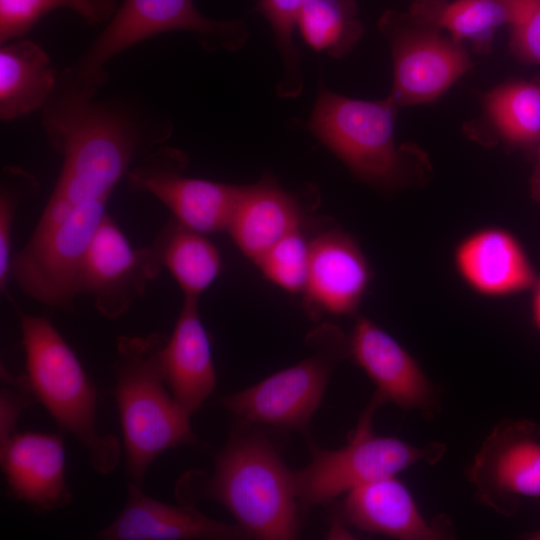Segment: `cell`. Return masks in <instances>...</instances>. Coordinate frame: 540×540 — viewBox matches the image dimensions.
<instances>
[{
  "label": "cell",
  "mask_w": 540,
  "mask_h": 540,
  "mask_svg": "<svg viewBox=\"0 0 540 540\" xmlns=\"http://www.w3.org/2000/svg\"><path fill=\"white\" fill-rule=\"evenodd\" d=\"M63 69L41 109L51 147L62 157L55 192L71 204L109 199L118 182L173 134L169 116L132 95L104 100Z\"/></svg>",
  "instance_id": "cell-1"
},
{
  "label": "cell",
  "mask_w": 540,
  "mask_h": 540,
  "mask_svg": "<svg viewBox=\"0 0 540 540\" xmlns=\"http://www.w3.org/2000/svg\"><path fill=\"white\" fill-rule=\"evenodd\" d=\"M175 495L182 504L203 499L220 503L249 536L287 540L298 535L294 473L258 434L234 433L215 455L213 473H186Z\"/></svg>",
  "instance_id": "cell-2"
},
{
  "label": "cell",
  "mask_w": 540,
  "mask_h": 540,
  "mask_svg": "<svg viewBox=\"0 0 540 540\" xmlns=\"http://www.w3.org/2000/svg\"><path fill=\"white\" fill-rule=\"evenodd\" d=\"M166 335H121L112 364L113 394L124 446L129 483L142 487L154 460L168 449L199 446L191 415L176 401L165 379L162 362Z\"/></svg>",
  "instance_id": "cell-3"
},
{
  "label": "cell",
  "mask_w": 540,
  "mask_h": 540,
  "mask_svg": "<svg viewBox=\"0 0 540 540\" xmlns=\"http://www.w3.org/2000/svg\"><path fill=\"white\" fill-rule=\"evenodd\" d=\"M26 376L37 399L62 432L70 433L91 468L108 475L118 466L122 448L112 434L96 426L97 390L77 355L46 316L19 313Z\"/></svg>",
  "instance_id": "cell-4"
},
{
  "label": "cell",
  "mask_w": 540,
  "mask_h": 540,
  "mask_svg": "<svg viewBox=\"0 0 540 540\" xmlns=\"http://www.w3.org/2000/svg\"><path fill=\"white\" fill-rule=\"evenodd\" d=\"M397 108L390 95L377 101L353 99L331 92L320 80L307 127L359 180L393 190L411 181L417 156L396 144Z\"/></svg>",
  "instance_id": "cell-5"
},
{
  "label": "cell",
  "mask_w": 540,
  "mask_h": 540,
  "mask_svg": "<svg viewBox=\"0 0 540 540\" xmlns=\"http://www.w3.org/2000/svg\"><path fill=\"white\" fill-rule=\"evenodd\" d=\"M171 31L192 33L206 52H237L248 40L243 20L203 15L193 0H124L86 51L68 68L85 88L98 93L108 81L106 64L151 37Z\"/></svg>",
  "instance_id": "cell-6"
},
{
  "label": "cell",
  "mask_w": 540,
  "mask_h": 540,
  "mask_svg": "<svg viewBox=\"0 0 540 540\" xmlns=\"http://www.w3.org/2000/svg\"><path fill=\"white\" fill-rule=\"evenodd\" d=\"M381 404L374 394L344 446L332 450L311 446L309 464L293 472L299 502L306 506L324 504L367 482L442 459L447 450L443 443L420 446L375 434L373 417Z\"/></svg>",
  "instance_id": "cell-7"
},
{
  "label": "cell",
  "mask_w": 540,
  "mask_h": 540,
  "mask_svg": "<svg viewBox=\"0 0 540 540\" xmlns=\"http://www.w3.org/2000/svg\"><path fill=\"white\" fill-rule=\"evenodd\" d=\"M314 352L219 404L236 416L281 429L303 430L317 410L337 362L349 355L348 338L327 325L310 336Z\"/></svg>",
  "instance_id": "cell-8"
},
{
  "label": "cell",
  "mask_w": 540,
  "mask_h": 540,
  "mask_svg": "<svg viewBox=\"0 0 540 540\" xmlns=\"http://www.w3.org/2000/svg\"><path fill=\"white\" fill-rule=\"evenodd\" d=\"M378 27L390 44L393 63L390 96L398 107L434 100L472 66L464 44L408 11H385Z\"/></svg>",
  "instance_id": "cell-9"
},
{
  "label": "cell",
  "mask_w": 540,
  "mask_h": 540,
  "mask_svg": "<svg viewBox=\"0 0 540 540\" xmlns=\"http://www.w3.org/2000/svg\"><path fill=\"white\" fill-rule=\"evenodd\" d=\"M188 165L185 152L162 145L125 178L132 192L155 197L185 226L205 235L226 231L242 185L186 176Z\"/></svg>",
  "instance_id": "cell-10"
},
{
  "label": "cell",
  "mask_w": 540,
  "mask_h": 540,
  "mask_svg": "<svg viewBox=\"0 0 540 540\" xmlns=\"http://www.w3.org/2000/svg\"><path fill=\"white\" fill-rule=\"evenodd\" d=\"M478 501L512 516L526 498L540 497V428L529 420H504L482 442L467 471Z\"/></svg>",
  "instance_id": "cell-11"
},
{
  "label": "cell",
  "mask_w": 540,
  "mask_h": 540,
  "mask_svg": "<svg viewBox=\"0 0 540 540\" xmlns=\"http://www.w3.org/2000/svg\"><path fill=\"white\" fill-rule=\"evenodd\" d=\"M163 268L158 248H134L108 213L85 253L80 293L93 298L99 314L109 320L123 316Z\"/></svg>",
  "instance_id": "cell-12"
},
{
  "label": "cell",
  "mask_w": 540,
  "mask_h": 540,
  "mask_svg": "<svg viewBox=\"0 0 540 540\" xmlns=\"http://www.w3.org/2000/svg\"><path fill=\"white\" fill-rule=\"evenodd\" d=\"M349 356L376 386L375 394L426 419L437 416L438 392L418 361L391 334L364 316H357L348 338Z\"/></svg>",
  "instance_id": "cell-13"
},
{
  "label": "cell",
  "mask_w": 540,
  "mask_h": 540,
  "mask_svg": "<svg viewBox=\"0 0 540 540\" xmlns=\"http://www.w3.org/2000/svg\"><path fill=\"white\" fill-rule=\"evenodd\" d=\"M372 277L355 238L339 229L324 231L311 239L305 306L314 315H355Z\"/></svg>",
  "instance_id": "cell-14"
},
{
  "label": "cell",
  "mask_w": 540,
  "mask_h": 540,
  "mask_svg": "<svg viewBox=\"0 0 540 540\" xmlns=\"http://www.w3.org/2000/svg\"><path fill=\"white\" fill-rule=\"evenodd\" d=\"M454 269L475 294L491 299L530 291L538 275L518 237L499 226L478 228L454 247Z\"/></svg>",
  "instance_id": "cell-15"
},
{
  "label": "cell",
  "mask_w": 540,
  "mask_h": 540,
  "mask_svg": "<svg viewBox=\"0 0 540 540\" xmlns=\"http://www.w3.org/2000/svg\"><path fill=\"white\" fill-rule=\"evenodd\" d=\"M0 459L11 498L37 513L55 511L71 502L61 434L16 432L0 447Z\"/></svg>",
  "instance_id": "cell-16"
},
{
  "label": "cell",
  "mask_w": 540,
  "mask_h": 540,
  "mask_svg": "<svg viewBox=\"0 0 540 540\" xmlns=\"http://www.w3.org/2000/svg\"><path fill=\"white\" fill-rule=\"evenodd\" d=\"M246 536L249 535L238 524L212 519L192 504L161 502L129 482L123 509L97 533L102 540H230Z\"/></svg>",
  "instance_id": "cell-17"
},
{
  "label": "cell",
  "mask_w": 540,
  "mask_h": 540,
  "mask_svg": "<svg viewBox=\"0 0 540 540\" xmlns=\"http://www.w3.org/2000/svg\"><path fill=\"white\" fill-rule=\"evenodd\" d=\"M343 516L362 531L400 540H437L448 536L446 525L423 516L411 491L397 476L350 490L344 500Z\"/></svg>",
  "instance_id": "cell-18"
},
{
  "label": "cell",
  "mask_w": 540,
  "mask_h": 540,
  "mask_svg": "<svg viewBox=\"0 0 540 540\" xmlns=\"http://www.w3.org/2000/svg\"><path fill=\"white\" fill-rule=\"evenodd\" d=\"M299 196L282 188L268 174L242 185L227 232L238 249L254 263L285 236L301 228Z\"/></svg>",
  "instance_id": "cell-19"
},
{
  "label": "cell",
  "mask_w": 540,
  "mask_h": 540,
  "mask_svg": "<svg viewBox=\"0 0 540 540\" xmlns=\"http://www.w3.org/2000/svg\"><path fill=\"white\" fill-rule=\"evenodd\" d=\"M198 300L184 298L162 352L166 383L190 415L201 408L216 386L211 341L200 318Z\"/></svg>",
  "instance_id": "cell-20"
},
{
  "label": "cell",
  "mask_w": 540,
  "mask_h": 540,
  "mask_svg": "<svg viewBox=\"0 0 540 540\" xmlns=\"http://www.w3.org/2000/svg\"><path fill=\"white\" fill-rule=\"evenodd\" d=\"M59 73L36 42L19 38L0 47V118L12 121L44 107Z\"/></svg>",
  "instance_id": "cell-21"
},
{
  "label": "cell",
  "mask_w": 540,
  "mask_h": 540,
  "mask_svg": "<svg viewBox=\"0 0 540 540\" xmlns=\"http://www.w3.org/2000/svg\"><path fill=\"white\" fill-rule=\"evenodd\" d=\"M408 12L457 42H469L477 53H488L497 30L513 20L507 0H414Z\"/></svg>",
  "instance_id": "cell-22"
},
{
  "label": "cell",
  "mask_w": 540,
  "mask_h": 540,
  "mask_svg": "<svg viewBox=\"0 0 540 540\" xmlns=\"http://www.w3.org/2000/svg\"><path fill=\"white\" fill-rule=\"evenodd\" d=\"M161 262L175 279L184 298L199 299L222 269L220 253L205 236L172 217L153 241Z\"/></svg>",
  "instance_id": "cell-23"
},
{
  "label": "cell",
  "mask_w": 540,
  "mask_h": 540,
  "mask_svg": "<svg viewBox=\"0 0 540 540\" xmlns=\"http://www.w3.org/2000/svg\"><path fill=\"white\" fill-rule=\"evenodd\" d=\"M296 28L308 46L335 59L346 57L364 33L356 0H305Z\"/></svg>",
  "instance_id": "cell-24"
},
{
  "label": "cell",
  "mask_w": 540,
  "mask_h": 540,
  "mask_svg": "<svg viewBox=\"0 0 540 540\" xmlns=\"http://www.w3.org/2000/svg\"><path fill=\"white\" fill-rule=\"evenodd\" d=\"M486 113L500 137L510 145L540 142V85L516 81L497 86L484 97Z\"/></svg>",
  "instance_id": "cell-25"
},
{
  "label": "cell",
  "mask_w": 540,
  "mask_h": 540,
  "mask_svg": "<svg viewBox=\"0 0 540 540\" xmlns=\"http://www.w3.org/2000/svg\"><path fill=\"white\" fill-rule=\"evenodd\" d=\"M117 0H0V44L23 38L46 14L67 8L92 27L106 25Z\"/></svg>",
  "instance_id": "cell-26"
},
{
  "label": "cell",
  "mask_w": 540,
  "mask_h": 540,
  "mask_svg": "<svg viewBox=\"0 0 540 540\" xmlns=\"http://www.w3.org/2000/svg\"><path fill=\"white\" fill-rule=\"evenodd\" d=\"M305 0H257L254 10L270 24L281 56L283 73L275 88L280 98L294 99L303 91L301 53L294 44L296 18Z\"/></svg>",
  "instance_id": "cell-27"
},
{
  "label": "cell",
  "mask_w": 540,
  "mask_h": 540,
  "mask_svg": "<svg viewBox=\"0 0 540 540\" xmlns=\"http://www.w3.org/2000/svg\"><path fill=\"white\" fill-rule=\"evenodd\" d=\"M40 182L27 170L6 165L0 172V290L7 293L10 280L12 234L17 212L21 206L37 197Z\"/></svg>",
  "instance_id": "cell-28"
},
{
  "label": "cell",
  "mask_w": 540,
  "mask_h": 540,
  "mask_svg": "<svg viewBox=\"0 0 540 540\" xmlns=\"http://www.w3.org/2000/svg\"><path fill=\"white\" fill-rule=\"evenodd\" d=\"M311 255V239L301 228L285 236L255 264L273 284L292 294L305 290Z\"/></svg>",
  "instance_id": "cell-29"
},
{
  "label": "cell",
  "mask_w": 540,
  "mask_h": 540,
  "mask_svg": "<svg viewBox=\"0 0 540 540\" xmlns=\"http://www.w3.org/2000/svg\"><path fill=\"white\" fill-rule=\"evenodd\" d=\"M513 9L510 48L520 60L540 64V0H507Z\"/></svg>",
  "instance_id": "cell-30"
},
{
  "label": "cell",
  "mask_w": 540,
  "mask_h": 540,
  "mask_svg": "<svg viewBox=\"0 0 540 540\" xmlns=\"http://www.w3.org/2000/svg\"><path fill=\"white\" fill-rule=\"evenodd\" d=\"M1 381L0 447L16 433L15 426L22 412L37 402L26 374L13 376L1 366Z\"/></svg>",
  "instance_id": "cell-31"
},
{
  "label": "cell",
  "mask_w": 540,
  "mask_h": 540,
  "mask_svg": "<svg viewBox=\"0 0 540 540\" xmlns=\"http://www.w3.org/2000/svg\"><path fill=\"white\" fill-rule=\"evenodd\" d=\"M531 295V315L533 323L540 333V276H538L532 289Z\"/></svg>",
  "instance_id": "cell-32"
},
{
  "label": "cell",
  "mask_w": 540,
  "mask_h": 540,
  "mask_svg": "<svg viewBox=\"0 0 540 540\" xmlns=\"http://www.w3.org/2000/svg\"><path fill=\"white\" fill-rule=\"evenodd\" d=\"M532 190L534 193V196L540 200V172L535 171L533 179H532Z\"/></svg>",
  "instance_id": "cell-33"
},
{
  "label": "cell",
  "mask_w": 540,
  "mask_h": 540,
  "mask_svg": "<svg viewBox=\"0 0 540 540\" xmlns=\"http://www.w3.org/2000/svg\"><path fill=\"white\" fill-rule=\"evenodd\" d=\"M530 538H531V539H535V540H540V530H538V531L532 533V534L530 535Z\"/></svg>",
  "instance_id": "cell-34"
},
{
  "label": "cell",
  "mask_w": 540,
  "mask_h": 540,
  "mask_svg": "<svg viewBox=\"0 0 540 540\" xmlns=\"http://www.w3.org/2000/svg\"><path fill=\"white\" fill-rule=\"evenodd\" d=\"M536 171L540 172V142H539V148H538V164L536 167Z\"/></svg>",
  "instance_id": "cell-35"
}]
</instances>
